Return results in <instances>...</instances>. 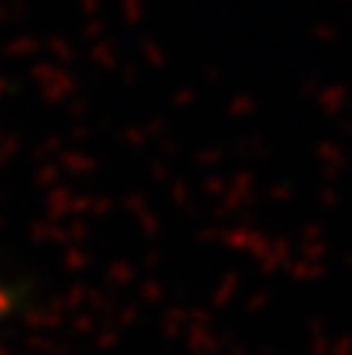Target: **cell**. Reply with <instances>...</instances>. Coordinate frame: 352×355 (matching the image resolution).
I'll return each mask as SVG.
<instances>
[{
	"label": "cell",
	"instance_id": "obj_1",
	"mask_svg": "<svg viewBox=\"0 0 352 355\" xmlns=\"http://www.w3.org/2000/svg\"><path fill=\"white\" fill-rule=\"evenodd\" d=\"M12 309H16V293H12L10 287H0V327H3V321L12 315Z\"/></svg>",
	"mask_w": 352,
	"mask_h": 355
}]
</instances>
